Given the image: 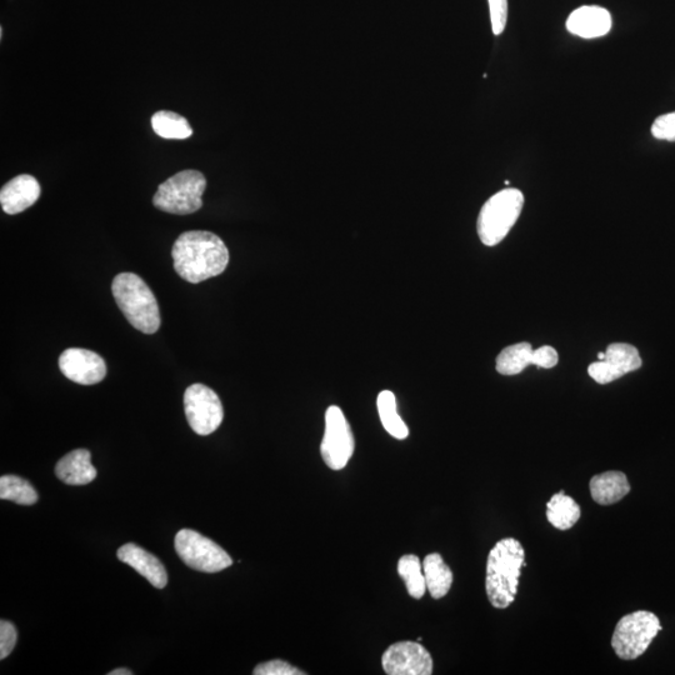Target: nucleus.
Instances as JSON below:
<instances>
[{
  "instance_id": "nucleus-1",
  "label": "nucleus",
  "mask_w": 675,
  "mask_h": 675,
  "mask_svg": "<svg viewBox=\"0 0 675 675\" xmlns=\"http://www.w3.org/2000/svg\"><path fill=\"white\" fill-rule=\"evenodd\" d=\"M174 269L180 278L198 284L224 272L229 250L222 239L205 230L179 235L172 250Z\"/></svg>"
},
{
  "instance_id": "nucleus-2",
  "label": "nucleus",
  "mask_w": 675,
  "mask_h": 675,
  "mask_svg": "<svg viewBox=\"0 0 675 675\" xmlns=\"http://www.w3.org/2000/svg\"><path fill=\"white\" fill-rule=\"evenodd\" d=\"M523 567H525V552L519 540L504 538L490 550L485 590L494 608L507 609L513 604L517 597Z\"/></svg>"
},
{
  "instance_id": "nucleus-3",
  "label": "nucleus",
  "mask_w": 675,
  "mask_h": 675,
  "mask_svg": "<svg viewBox=\"0 0 675 675\" xmlns=\"http://www.w3.org/2000/svg\"><path fill=\"white\" fill-rule=\"evenodd\" d=\"M115 302L125 318L144 334H154L160 327V313L152 290L133 273L118 274L112 284Z\"/></svg>"
},
{
  "instance_id": "nucleus-4",
  "label": "nucleus",
  "mask_w": 675,
  "mask_h": 675,
  "mask_svg": "<svg viewBox=\"0 0 675 675\" xmlns=\"http://www.w3.org/2000/svg\"><path fill=\"white\" fill-rule=\"evenodd\" d=\"M524 195L519 189L500 190L489 198L480 210L477 230L487 247H494L507 237L522 213Z\"/></svg>"
},
{
  "instance_id": "nucleus-5",
  "label": "nucleus",
  "mask_w": 675,
  "mask_h": 675,
  "mask_svg": "<svg viewBox=\"0 0 675 675\" xmlns=\"http://www.w3.org/2000/svg\"><path fill=\"white\" fill-rule=\"evenodd\" d=\"M207 179L198 170H183L159 185L153 198L155 208L165 213L188 215L203 205Z\"/></svg>"
},
{
  "instance_id": "nucleus-6",
  "label": "nucleus",
  "mask_w": 675,
  "mask_h": 675,
  "mask_svg": "<svg viewBox=\"0 0 675 675\" xmlns=\"http://www.w3.org/2000/svg\"><path fill=\"white\" fill-rule=\"evenodd\" d=\"M662 630L659 618L648 610L625 615L614 629L612 647L623 660H634L647 652L653 639Z\"/></svg>"
},
{
  "instance_id": "nucleus-7",
  "label": "nucleus",
  "mask_w": 675,
  "mask_h": 675,
  "mask_svg": "<svg viewBox=\"0 0 675 675\" xmlns=\"http://www.w3.org/2000/svg\"><path fill=\"white\" fill-rule=\"evenodd\" d=\"M174 547L179 558L198 572L218 573L233 564V559L222 547L192 529L179 530Z\"/></svg>"
},
{
  "instance_id": "nucleus-8",
  "label": "nucleus",
  "mask_w": 675,
  "mask_h": 675,
  "mask_svg": "<svg viewBox=\"0 0 675 675\" xmlns=\"http://www.w3.org/2000/svg\"><path fill=\"white\" fill-rule=\"evenodd\" d=\"M355 440L342 409L332 405L325 412V432L320 454L330 469L342 470L353 457Z\"/></svg>"
},
{
  "instance_id": "nucleus-9",
  "label": "nucleus",
  "mask_w": 675,
  "mask_h": 675,
  "mask_svg": "<svg viewBox=\"0 0 675 675\" xmlns=\"http://www.w3.org/2000/svg\"><path fill=\"white\" fill-rule=\"evenodd\" d=\"M184 410L190 428L199 435L214 433L223 422V404L217 393L204 384H193L185 390Z\"/></svg>"
},
{
  "instance_id": "nucleus-10",
  "label": "nucleus",
  "mask_w": 675,
  "mask_h": 675,
  "mask_svg": "<svg viewBox=\"0 0 675 675\" xmlns=\"http://www.w3.org/2000/svg\"><path fill=\"white\" fill-rule=\"evenodd\" d=\"M384 672L389 675H430L433 658L419 642H398L390 645L382 657Z\"/></svg>"
},
{
  "instance_id": "nucleus-11",
  "label": "nucleus",
  "mask_w": 675,
  "mask_h": 675,
  "mask_svg": "<svg viewBox=\"0 0 675 675\" xmlns=\"http://www.w3.org/2000/svg\"><path fill=\"white\" fill-rule=\"evenodd\" d=\"M642 364V358L634 345L614 343L605 350L603 360L589 365L588 373L594 382L609 384L625 374L635 372L642 367Z\"/></svg>"
},
{
  "instance_id": "nucleus-12",
  "label": "nucleus",
  "mask_w": 675,
  "mask_h": 675,
  "mask_svg": "<svg viewBox=\"0 0 675 675\" xmlns=\"http://www.w3.org/2000/svg\"><path fill=\"white\" fill-rule=\"evenodd\" d=\"M59 369L65 378L82 385H94L107 375V365L99 354L82 348H69L59 357Z\"/></svg>"
},
{
  "instance_id": "nucleus-13",
  "label": "nucleus",
  "mask_w": 675,
  "mask_h": 675,
  "mask_svg": "<svg viewBox=\"0 0 675 675\" xmlns=\"http://www.w3.org/2000/svg\"><path fill=\"white\" fill-rule=\"evenodd\" d=\"M567 29L569 33L584 39L604 37L612 29V15L602 7L585 5L569 15Z\"/></svg>"
},
{
  "instance_id": "nucleus-14",
  "label": "nucleus",
  "mask_w": 675,
  "mask_h": 675,
  "mask_svg": "<svg viewBox=\"0 0 675 675\" xmlns=\"http://www.w3.org/2000/svg\"><path fill=\"white\" fill-rule=\"evenodd\" d=\"M120 562L130 565L143 575L154 588L163 589L168 584V574L164 565L155 555L140 548L139 545L128 543L118 549Z\"/></svg>"
},
{
  "instance_id": "nucleus-15",
  "label": "nucleus",
  "mask_w": 675,
  "mask_h": 675,
  "mask_svg": "<svg viewBox=\"0 0 675 675\" xmlns=\"http://www.w3.org/2000/svg\"><path fill=\"white\" fill-rule=\"evenodd\" d=\"M40 185L33 175L22 174L13 178L0 190V203L5 213L14 215L24 212L37 202Z\"/></svg>"
},
{
  "instance_id": "nucleus-16",
  "label": "nucleus",
  "mask_w": 675,
  "mask_h": 675,
  "mask_svg": "<svg viewBox=\"0 0 675 675\" xmlns=\"http://www.w3.org/2000/svg\"><path fill=\"white\" fill-rule=\"evenodd\" d=\"M55 474L65 484L85 485L97 478V469L93 467L89 450L77 449L59 460Z\"/></svg>"
},
{
  "instance_id": "nucleus-17",
  "label": "nucleus",
  "mask_w": 675,
  "mask_h": 675,
  "mask_svg": "<svg viewBox=\"0 0 675 675\" xmlns=\"http://www.w3.org/2000/svg\"><path fill=\"white\" fill-rule=\"evenodd\" d=\"M589 488L594 502L600 505L618 503L630 492L627 475L617 470L594 475Z\"/></svg>"
},
{
  "instance_id": "nucleus-18",
  "label": "nucleus",
  "mask_w": 675,
  "mask_h": 675,
  "mask_svg": "<svg viewBox=\"0 0 675 675\" xmlns=\"http://www.w3.org/2000/svg\"><path fill=\"white\" fill-rule=\"evenodd\" d=\"M423 572L427 590L433 599L444 598L453 584L452 570L445 564L442 555L432 553L423 560Z\"/></svg>"
},
{
  "instance_id": "nucleus-19",
  "label": "nucleus",
  "mask_w": 675,
  "mask_h": 675,
  "mask_svg": "<svg viewBox=\"0 0 675 675\" xmlns=\"http://www.w3.org/2000/svg\"><path fill=\"white\" fill-rule=\"evenodd\" d=\"M580 515L582 512L579 504L569 495H565L563 490L554 494L547 503V519L559 530L573 528L578 523Z\"/></svg>"
},
{
  "instance_id": "nucleus-20",
  "label": "nucleus",
  "mask_w": 675,
  "mask_h": 675,
  "mask_svg": "<svg viewBox=\"0 0 675 675\" xmlns=\"http://www.w3.org/2000/svg\"><path fill=\"white\" fill-rule=\"evenodd\" d=\"M380 422L393 438L403 440L409 437L408 425L398 414L397 398L390 390L380 392L377 399Z\"/></svg>"
},
{
  "instance_id": "nucleus-21",
  "label": "nucleus",
  "mask_w": 675,
  "mask_h": 675,
  "mask_svg": "<svg viewBox=\"0 0 675 675\" xmlns=\"http://www.w3.org/2000/svg\"><path fill=\"white\" fill-rule=\"evenodd\" d=\"M533 347L527 342L509 345L497 358V372L502 375H517L533 365Z\"/></svg>"
},
{
  "instance_id": "nucleus-22",
  "label": "nucleus",
  "mask_w": 675,
  "mask_h": 675,
  "mask_svg": "<svg viewBox=\"0 0 675 675\" xmlns=\"http://www.w3.org/2000/svg\"><path fill=\"white\" fill-rule=\"evenodd\" d=\"M155 133L164 139H187L192 137L193 129L187 119L169 110H160L152 117Z\"/></svg>"
},
{
  "instance_id": "nucleus-23",
  "label": "nucleus",
  "mask_w": 675,
  "mask_h": 675,
  "mask_svg": "<svg viewBox=\"0 0 675 675\" xmlns=\"http://www.w3.org/2000/svg\"><path fill=\"white\" fill-rule=\"evenodd\" d=\"M398 574L402 578L405 587H407L410 597L420 599L427 592V582H425L423 564L417 555L408 554L399 559Z\"/></svg>"
},
{
  "instance_id": "nucleus-24",
  "label": "nucleus",
  "mask_w": 675,
  "mask_h": 675,
  "mask_svg": "<svg viewBox=\"0 0 675 675\" xmlns=\"http://www.w3.org/2000/svg\"><path fill=\"white\" fill-rule=\"evenodd\" d=\"M0 498L22 505L38 502L37 490L33 485L17 475H3L0 478Z\"/></svg>"
},
{
  "instance_id": "nucleus-25",
  "label": "nucleus",
  "mask_w": 675,
  "mask_h": 675,
  "mask_svg": "<svg viewBox=\"0 0 675 675\" xmlns=\"http://www.w3.org/2000/svg\"><path fill=\"white\" fill-rule=\"evenodd\" d=\"M254 675H304L298 668L284 660H270L257 665L253 670Z\"/></svg>"
},
{
  "instance_id": "nucleus-26",
  "label": "nucleus",
  "mask_w": 675,
  "mask_h": 675,
  "mask_svg": "<svg viewBox=\"0 0 675 675\" xmlns=\"http://www.w3.org/2000/svg\"><path fill=\"white\" fill-rule=\"evenodd\" d=\"M490 20L495 35L504 32L508 20V0H488Z\"/></svg>"
},
{
  "instance_id": "nucleus-27",
  "label": "nucleus",
  "mask_w": 675,
  "mask_h": 675,
  "mask_svg": "<svg viewBox=\"0 0 675 675\" xmlns=\"http://www.w3.org/2000/svg\"><path fill=\"white\" fill-rule=\"evenodd\" d=\"M654 138L675 142V112L660 115L652 125Z\"/></svg>"
},
{
  "instance_id": "nucleus-28",
  "label": "nucleus",
  "mask_w": 675,
  "mask_h": 675,
  "mask_svg": "<svg viewBox=\"0 0 675 675\" xmlns=\"http://www.w3.org/2000/svg\"><path fill=\"white\" fill-rule=\"evenodd\" d=\"M17 639L18 633L14 624L8 622V620H2L0 622V659H5L12 653L15 644H17Z\"/></svg>"
},
{
  "instance_id": "nucleus-29",
  "label": "nucleus",
  "mask_w": 675,
  "mask_h": 675,
  "mask_svg": "<svg viewBox=\"0 0 675 675\" xmlns=\"http://www.w3.org/2000/svg\"><path fill=\"white\" fill-rule=\"evenodd\" d=\"M559 355L557 350L550 345H543L533 350V365L539 368L552 369L558 364Z\"/></svg>"
},
{
  "instance_id": "nucleus-30",
  "label": "nucleus",
  "mask_w": 675,
  "mask_h": 675,
  "mask_svg": "<svg viewBox=\"0 0 675 675\" xmlns=\"http://www.w3.org/2000/svg\"><path fill=\"white\" fill-rule=\"evenodd\" d=\"M109 675H132L133 672H130L129 669L119 668L113 670V672L108 673Z\"/></svg>"
},
{
  "instance_id": "nucleus-31",
  "label": "nucleus",
  "mask_w": 675,
  "mask_h": 675,
  "mask_svg": "<svg viewBox=\"0 0 675 675\" xmlns=\"http://www.w3.org/2000/svg\"><path fill=\"white\" fill-rule=\"evenodd\" d=\"M605 358V352L598 354V360H603Z\"/></svg>"
}]
</instances>
